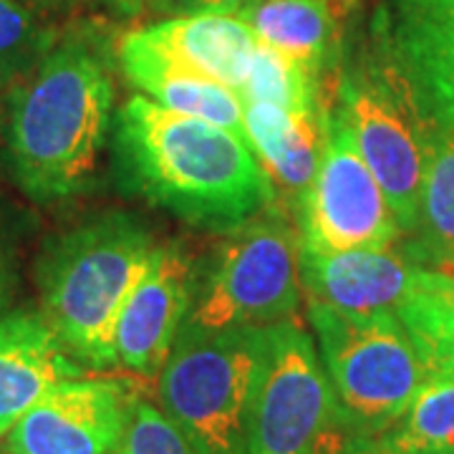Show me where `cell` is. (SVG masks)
Masks as SVG:
<instances>
[{"mask_svg":"<svg viewBox=\"0 0 454 454\" xmlns=\"http://www.w3.org/2000/svg\"><path fill=\"white\" fill-rule=\"evenodd\" d=\"M121 184L187 225L232 232L260 217L276 184L247 137L131 97L114 121Z\"/></svg>","mask_w":454,"mask_h":454,"instance_id":"6da1fadb","label":"cell"},{"mask_svg":"<svg viewBox=\"0 0 454 454\" xmlns=\"http://www.w3.org/2000/svg\"><path fill=\"white\" fill-rule=\"evenodd\" d=\"M114 76L91 41L68 35L20 76L5 104V154L35 202L82 195L97 177L114 119Z\"/></svg>","mask_w":454,"mask_h":454,"instance_id":"7a4b0ae2","label":"cell"},{"mask_svg":"<svg viewBox=\"0 0 454 454\" xmlns=\"http://www.w3.org/2000/svg\"><path fill=\"white\" fill-rule=\"evenodd\" d=\"M157 250L152 230L124 212L91 217L43 247L35 268L41 313L82 366H116L119 316Z\"/></svg>","mask_w":454,"mask_h":454,"instance_id":"3957f363","label":"cell"},{"mask_svg":"<svg viewBox=\"0 0 454 454\" xmlns=\"http://www.w3.org/2000/svg\"><path fill=\"white\" fill-rule=\"evenodd\" d=\"M351 437L313 336L295 318L260 325L238 454H339Z\"/></svg>","mask_w":454,"mask_h":454,"instance_id":"277c9868","label":"cell"},{"mask_svg":"<svg viewBox=\"0 0 454 454\" xmlns=\"http://www.w3.org/2000/svg\"><path fill=\"white\" fill-rule=\"evenodd\" d=\"M309 321L346 424L354 434H384L429 379L402 318L396 313H343L309 301Z\"/></svg>","mask_w":454,"mask_h":454,"instance_id":"5b68a950","label":"cell"},{"mask_svg":"<svg viewBox=\"0 0 454 454\" xmlns=\"http://www.w3.org/2000/svg\"><path fill=\"white\" fill-rule=\"evenodd\" d=\"M260 328L184 325L160 372L162 411L197 454H238Z\"/></svg>","mask_w":454,"mask_h":454,"instance_id":"8992f818","label":"cell"},{"mask_svg":"<svg viewBox=\"0 0 454 454\" xmlns=\"http://www.w3.org/2000/svg\"><path fill=\"white\" fill-rule=\"evenodd\" d=\"M301 301V243L280 217H255L232 230L184 325L260 328L293 318Z\"/></svg>","mask_w":454,"mask_h":454,"instance_id":"52a82bcc","label":"cell"},{"mask_svg":"<svg viewBox=\"0 0 454 454\" xmlns=\"http://www.w3.org/2000/svg\"><path fill=\"white\" fill-rule=\"evenodd\" d=\"M298 207L301 247L310 253L389 247L402 230L381 184L336 114H325L321 162Z\"/></svg>","mask_w":454,"mask_h":454,"instance_id":"ba28073f","label":"cell"},{"mask_svg":"<svg viewBox=\"0 0 454 454\" xmlns=\"http://www.w3.org/2000/svg\"><path fill=\"white\" fill-rule=\"evenodd\" d=\"M340 121L389 200L402 230L417 225L424 179V124L404 94L379 68L348 74L339 86Z\"/></svg>","mask_w":454,"mask_h":454,"instance_id":"9c48e42d","label":"cell"},{"mask_svg":"<svg viewBox=\"0 0 454 454\" xmlns=\"http://www.w3.org/2000/svg\"><path fill=\"white\" fill-rule=\"evenodd\" d=\"M372 35L419 121L454 137V0H381Z\"/></svg>","mask_w":454,"mask_h":454,"instance_id":"30bf717a","label":"cell"},{"mask_svg":"<svg viewBox=\"0 0 454 454\" xmlns=\"http://www.w3.org/2000/svg\"><path fill=\"white\" fill-rule=\"evenodd\" d=\"M137 396L114 379H68L8 432L11 454H119Z\"/></svg>","mask_w":454,"mask_h":454,"instance_id":"8fae6325","label":"cell"},{"mask_svg":"<svg viewBox=\"0 0 454 454\" xmlns=\"http://www.w3.org/2000/svg\"><path fill=\"white\" fill-rule=\"evenodd\" d=\"M195 270L179 243L160 245L131 291L114 333L116 366L154 376L164 369L195 303Z\"/></svg>","mask_w":454,"mask_h":454,"instance_id":"7c38bea8","label":"cell"},{"mask_svg":"<svg viewBox=\"0 0 454 454\" xmlns=\"http://www.w3.org/2000/svg\"><path fill=\"white\" fill-rule=\"evenodd\" d=\"M419 273L422 265L387 247L346 253H310L301 247V286L309 301L343 313H399L417 288Z\"/></svg>","mask_w":454,"mask_h":454,"instance_id":"4fadbf2b","label":"cell"},{"mask_svg":"<svg viewBox=\"0 0 454 454\" xmlns=\"http://www.w3.org/2000/svg\"><path fill=\"white\" fill-rule=\"evenodd\" d=\"M83 376L56 331L35 310L0 316V437L16 427L53 387Z\"/></svg>","mask_w":454,"mask_h":454,"instance_id":"5bb4252c","label":"cell"},{"mask_svg":"<svg viewBox=\"0 0 454 454\" xmlns=\"http://www.w3.org/2000/svg\"><path fill=\"white\" fill-rule=\"evenodd\" d=\"M169 64L243 94L258 38L238 16H175L131 31Z\"/></svg>","mask_w":454,"mask_h":454,"instance_id":"9a60e30c","label":"cell"},{"mask_svg":"<svg viewBox=\"0 0 454 454\" xmlns=\"http://www.w3.org/2000/svg\"><path fill=\"white\" fill-rule=\"evenodd\" d=\"M119 64L129 83L164 109L205 119L240 137L245 134V97L225 83L205 79L187 68L169 64L127 33L119 41ZM250 142V139H247Z\"/></svg>","mask_w":454,"mask_h":454,"instance_id":"2e32d148","label":"cell"},{"mask_svg":"<svg viewBox=\"0 0 454 454\" xmlns=\"http://www.w3.org/2000/svg\"><path fill=\"white\" fill-rule=\"evenodd\" d=\"M245 134L273 184L301 200L318 169L325 112H291L265 101H245Z\"/></svg>","mask_w":454,"mask_h":454,"instance_id":"e0dca14e","label":"cell"},{"mask_svg":"<svg viewBox=\"0 0 454 454\" xmlns=\"http://www.w3.org/2000/svg\"><path fill=\"white\" fill-rule=\"evenodd\" d=\"M260 43L324 74L339 49V23L331 0H260L240 16Z\"/></svg>","mask_w":454,"mask_h":454,"instance_id":"ac0fdd59","label":"cell"},{"mask_svg":"<svg viewBox=\"0 0 454 454\" xmlns=\"http://www.w3.org/2000/svg\"><path fill=\"white\" fill-rule=\"evenodd\" d=\"M424 179L414 238L404 255L422 268L454 260V137L424 127Z\"/></svg>","mask_w":454,"mask_h":454,"instance_id":"d6986e66","label":"cell"},{"mask_svg":"<svg viewBox=\"0 0 454 454\" xmlns=\"http://www.w3.org/2000/svg\"><path fill=\"white\" fill-rule=\"evenodd\" d=\"M376 442L384 454H454V379L429 376L411 406Z\"/></svg>","mask_w":454,"mask_h":454,"instance_id":"ffe728a7","label":"cell"},{"mask_svg":"<svg viewBox=\"0 0 454 454\" xmlns=\"http://www.w3.org/2000/svg\"><path fill=\"white\" fill-rule=\"evenodd\" d=\"M243 97L291 112H316L321 109V74L258 41Z\"/></svg>","mask_w":454,"mask_h":454,"instance_id":"44dd1931","label":"cell"},{"mask_svg":"<svg viewBox=\"0 0 454 454\" xmlns=\"http://www.w3.org/2000/svg\"><path fill=\"white\" fill-rule=\"evenodd\" d=\"M424 358L429 376L454 379V306L414 288L396 313Z\"/></svg>","mask_w":454,"mask_h":454,"instance_id":"7402d4cb","label":"cell"},{"mask_svg":"<svg viewBox=\"0 0 454 454\" xmlns=\"http://www.w3.org/2000/svg\"><path fill=\"white\" fill-rule=\"evenodd\" d=\"M56 46V31L20 0H0V83L26 76Z\"/></svg>","mask_w":454,"mask_h":454,"instance_id":"603a6c76","label":"cell"},{"mask_svg":"<svg viewBox=\"0 0 454 454\" xmlns=\"http://www.w3.org/2000/svg\"><path fill=\"white\" fill-rule=\"evenodd\" d=\"M119 454H197V450L164 411L146 402H137Z\"/></svg>","mask_w":454,"mask_h":454,"instance_id":"cb8c5ba5","label":"cell"},{"mask_svg":"<svg viewBox=\"0 0 454 454\" xmlns=\"http://www.w3.org/2000/svg\"><path fill=\"white\" fill-rule=\"evenodd\" d=\"M417 288L432 293V295L442 298L444 303L454 306V260L434 265V268H422Z\"/></svg>","mask_w":454,"mask_h":454,"instance_id":"d4e9b609","label":"cell"},{"mask_svg":"<svg viewBox=\"0 0 454 454\" xmlns=\"http://www.w3.org/2000/svg\"><path fill=\"white\" fill-rule=\"evenodd\" d=\"M28 11H33L38 18H43V20H53V18L66 16V13H71L82 0H20Z\"/></svg>","mask_w":454,"mask_h":454,"instance_id":"484cf974","label":"cell"},{"mask_svg":"<svg viewBox=\"0 0 454 454\" xmlns=\"http://www.w3.org/2000/svg\"><path fill=\"white\" fill-rule=\"evenodd\" d=\"M101 3L119 18H137L157 5V0H101Z\"/></svg>","mask_w":454,"mask_h":454,"instance_id":"4316f807","label":"cell"},{"mask_svg":"<svg viewBox=\"0 0 454 454\" xmlns=\"http://www.w3.org/2000/svg\"><path fill=\"white\" fill-rule=\"evenodd\" d=\"M11 283H13V265H11V253L0 238V306L11 295Z\"/></svg>","mask_w":454,"mask_h":454,"instance_id":"83f0119b","label":"cell"},{"mask_svg":"<svg viewBox=\"0 0 454 454\" xmlns=\"http://www.w3.org/2000/svg\"><path fill=\"white\" fill-rule=\"evenodd\" d=\"M339 454H384L376 437H364V434H354L343 444V450Z\"/></svg>","mask_w":454,"mask_h":454,"instance_id":"f1b7e54d","label":"cell"},{"mask_svg":"<svg viewBox=\"0 0 454 454\" xmlns=\"http://www.w3.org/2000/svg\"><path fill=\"white\" fill-rule=\"evenodd\" d=\"M260 0H225V5H227V13L230 16H245L250 8H255L258 5Z\"/></svg>","mask_w":454,"mask_h":454,"instance_id":"f546056e","label":"cell"},{"mask_svg":"<svg viewBox=\"0 0 454 454\" xmlns=\"http://www.w3.org/2000/svg\"><path fill=\"white\" fill-rule=\"evenodd\" d=\"M0 454H11V452H0Z\"/></svg>","mask_w":454,"mask_h":454,"instance_id":"4dcf8cb0","label":"cell"}]
</instances>
